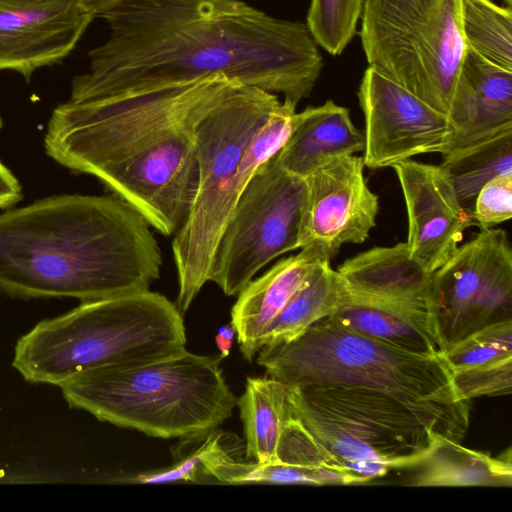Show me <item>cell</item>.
I'll return each instance as SVG.
<instances>
[{"label": "cell", "mask_w": 512, "mask_h": 512, "mask_svg": "<svg viewBox=\"0 0 512 512\" xmlns=\"http://www.w3.org/2000/svg\"><path fill=\"white\" fill-rule=\"evenodd\" d=\"M237 405L244 427L246 459L279 462V438L293 416L289 386L269 376L248 377Z\"/></svg>", "instance_id": "7402d4cb"}, {"label": "cell", "mask_w": 512, "mask_h": 512, "mask_svg": "<svg viewBox=\"0 0 512 512\" xmlns=\"http://www.w3.org/2000/svg\"><path fill=\"white\" fill-rule=\"evenodd\" d=\"M460 4L461 0H365L360 19L368 67L447 117L467 49Z\"/></svg>", "instance_id": "ba28073f"}, {"label": "cell", "mask_w": 512, "mask_h": 512, "mask_svg": "<svg viewBox=\"0 0 512 512\" xmlns=\"http://www.w3.org/2000/svg\"><path fill=\"white\" fill-rule=\"evenodd\" d=\"M275 155L256 170L219 238L210 281L227 296L238 295L278 256L299 249L305 179L283 169Z\"/></svg>", "instance_id": "30bf717a"}, {"label": "cell", "mask_w": 512, "mask_h": 512, "mask_svg": "<svg viewBox=\"0 0 512 512\" xmlns=\"http://www.w3.org/2000/svg\"><path fill=\"white\" fill-rule=\"evenodd\" d=\"M460 22L467 47L512 71V7L492 0H461Z\"/></svg>", "instance_id": "d4e9b609"}, {"label": "cell", "mask_w": 512, "mask_h": 512, "mask_svg": "<svg viewBox=\"0 0 512 512\" xmlns=\"http://www.w3.org/2000/svg\"><path fill=\"white\" fill-rule=\"evenodd\" d=\"M365 0H311L306 25L316 44L332 56L342 54L357 34Z\"/></svg>", "instance_id": "83f0119b"}, {"label": "cell", "mask_w": 512, "mask_h": 512, "mask_svg": "<svg viewBox=\"0 0 512 512\" xmlns=\"http://www.w3.org/2000/svg\"><path fill=\"white\" fill-rule=\"evenodd\" d=\"M222 434L202 456V473L225 484H305L319 486L314 474L282 462L236 459L221 443Z\"/></svg>", "instance_id": "4316f807"}, {"label": "cell", "mask_w": 512, "mask_h": 512, "mask_svg": "<svg viewBox=\"0 0 512 512\" xmlns=\"http://www.w3.org/2000/svg\"><path fill=\"white\" fill-rule=\"evenodd\" d=\"M346 293V285L337 270L331 267L330 261L324 262L269 324L262 347L292 341L316 322L332 315Z\"/></svg>", "instance_id": "603a6c76"}, {"label": "cell", "mask_w": 512, "mask_h": 512, "mask_svg": "<svg viewBox=\"0 0 512 512\" xmlns=\"http://www.w3.org/2000/svg\"><path fill=\"white\" fill-rule=\"evenodd\" d=\"M257 363L289 387L350 386L383 392L460 442L471 401L460 399L444 353L410 352L359 333L328 316L290 342L265 346Z\"/></svg>", "instance_id": "277c9868"}, {"label": "cell", "mask_w": 512, "mask_h": 512, "mask_svg": "<svg viewBox=\"0 0 512 512\" xmlns=\"http://www.w3.org/2000/svg\"><path fill=\"white\" fill-rule=\"evenodd\" d=\"M2 126H3V121H2V118L0 116V130H1Z\"/></svg>", "instance_id": "8d00e7d4"}, {"label": "cell", "mask_w": 512, "mask_h": 512, "mask_svg": "<svg viewBox=\"0 0 512 512\" xmlns=\"http://www.w3.org/2000/svg\"><path fill=\"white\" fill-rule=\"evenodd\" d=\"M278 461L312 472L321 485H357L369 479L350 470L345 462L319 443L293 415L277 446Z\"/></svg>", "instance_id": "484cf974"}, {"label": "cell", "mask_w": 512, "mask_h": 512, "mask_svg": "<svg viewBox=\"0 0 512 512\" xmlns=\"http://www.w3.org/2000/svg\"><path fill=\"white\" fill-rule=\"evenodd\" d=\"M94 18L83 0H0V70L29 81L68 56Z\"/></svg>", "instance_id": "5bb4252c"}, {"label": "cell", "mask_w": 512, "mask_h": 512, "mask_svg": "<svg viewBox=\"0 0 512 512\" xmlns=\"http://www.w3.org/2000/svg\"><path fill=\"white\" fill-rule=\"evenodd\" d=\"M281 103L276 94L241 85L196 127L197 190L172 242L179 286L175 305L182 315L210 281L216 247L235 205L234 181L245 148Z\"/></svg>", "instance_id": "52a82bcc"}, {"label": "cell", "mask_w": 512, "mask_h": 512, "mask_svg": "<svg viewBox=\"0 0 512 512\" xmlns=\"http://www.w3.org/2000/svg\"><path fill=\"white\" fill-rule=\"evenodd\" d=\"M364 146V131L353 124L349 109L327 100L296 112L292 131L275 157L287 172L305 178L329 160Z\"/></svg>", "instance_id": "d6986e66"}, {"label": "cell", "mask_w": 512, "mask_h": 512, "mask_svg": "<svg viewBox=\"0 0 512 512\" xmlns=\"http://www.w3.org/2000/svg\"><path fill=\"white\" fill-rule=\"evenodd\" d=\"M87 7L93 12L95 17L123 0H83Z\"/></svg>", "instance_id": "e575fe53"}, {"label": "cell", "mask_w": 512, "mask_h": 512, "mask_svg": "<svg viewBox=\"0 0 512 512\" xmlns=\"http://www.w3.org/2000/svg\"><path fill=\"white\" fill-rule=\"evenodd\" d=\"M337 272L351 294L435 314L434 273L411 255L406 242L361 252L343 262Z\"/></svg>", "instance_id": "e0dca14e"}, {"label": "cell", "mask_w": 512, "mask_h": 512, "mask_svg": "<svg viewBox=\"0 0 512 512\" xmlns=\"http://www.w3.org/2000/svg\"><path fill=\"white\" fill-rule=\"evenodd\" d=\"M364 115V165L391 167L413 156L444 154L455 128L447 115L408 89L368 67L358 89Z\"/></svg>", "instance_id": "7c38bea8"}, {"label": "cell", "mask_w": 512, "mask_h": 512, "mask_svg": "<svg viewBox=\"0 0 512 512\" xmlns=\"http://www.w3.org/2000/svg\"><path fill=\"white\" fill-rule=\"evenodd\" d=\"M439 166L464 205L475 200L481 188L500 174L512 175V127L451 150Z\"/></svg>", "instance_id": "cb8c5ba5"}, {"label": "cell", "mask_w": 512, "mask_h": 512, "mask_svg": "<svg viewBox=\"0 0 512 512\" xmlns=\"http://www.w3.org/2000/svg\"><path fill=\"white\" fill-rule=\"evenodd\" d=\"M149 226L117 196H52L0 213V290L82 302L148 290L162 265Z\"/></svg>", "instance_id": "3957f363"}, {"label": "cell", "mask_w": 512, "mask_h": 512, "mask_svg": "<svg viewBox=\"0 0 512 512\" xmlns=\"http://www.w3.org/2000/svg\"><path fill=\"white\" fill-rule=\"evenodd\" d=\"M23 197L22 187L13 173L0 161V209L18 203Z\"/></svg>", "instance_id": "d6a6232c"}, {"label": "cell", "mask_w": 512, "mask_h": 512, "mask_svg": "<svg viewBox=\"0 0 512 512\" xmlns=\"http://www.w3.org/2000/svg\"><path fill=\"white\" fill-rule=\"evenodd\" d=\"M444 355L458 368L512 355V320L491 324L458 340Z\"/></svg>", "instance_id": "f1b7e54d"}, {"label": "cell", "mask_w": 512, "mask_h": 512, "mask_svg": "<svg viewBox=\"0 0 512 512\" xmlns=\"http://www.w3.org/2000/svg\"><path fill=\"white\" fill-rule=\"evenodd\" d=\"M289 389L293 415L348 468L356 461L410 468L440 435L408 406L380 391L350 386Z\"/></svg>", "instance_id": "9c48e42d"}, {"label": "cell", "mask_w": 512, "mask_h": 512, "mask_svg": "<svg viewBox=\"0 0 512 512\" xmlns=\"http://www.w3.org/2000/svg\"><path fill=\"white\" fill-rule=\"evenodd\" d=\"M235 334L236 331L231 323L219 328L215 336V342L222 359L229 356Z\"/></svg>", "instance_id": "836d02e7"}, {"label": "cell", "mask_w": 512, "mask_h": 512, "mask_svg": "<svg viewBox=\"0 0 512 512\" xmlns=\"http://www.w3.org/2000/svg\"><path fill=\"white\" fill-rule=\"evenodd\" d=\"M362 157L333 158L306 176L299 248L331 260L344 244L364 242L376 225L378 196L364 177Z\"/></svg>", "instance_id": "4fadbf2b"}, {"label": "cell", "mask_w": 512, "mask_h": 512, "mask_svg": "<svg viewBox=\"0 0 512 512\" xmlns=\"http://www.w3.org/2000/svg\"><path fill=\"white\" fill-rule=\"evenodd\" d=\"M326 261L330 260L316 250L303 248L277 262L239 292L231 310V324L245 360L252 362L262 348L269 324Z\"/></svg>", "instance_id": "ac0fdd59"}, {"label": "cell", "mask_w": 512, "mask_h": 512, "mask_svg": "<svg viewBox=\"0 0 512 512\" xmlns=\"http://www.w3.org/2000/svg\"><path fill=\"white\" fill-rule=\"evenodd\" d=\"M451 370L458 395L464 401L512 392V355Z\"/></svg>", "instance_id": "f546056e"}, {"label": "cell", "mask_w": 512, "mask_h": 512, "mask_svg": "<svg viewBox=\"0 0 512 512\" xmlns=\"http://www.w3.org/2000/svg\"><path fill=\"white\" fill-rule=\"evenodd\" d=\"M448 118L455 135L445 153L512 127V71L467 47Z\"/></svg>", "instance_id": "2e32d148"}, {"label": "cell", "mask_w": 512, "mask_h": 512, "mask_svg": "<svg viewBox=\"0 0 512 512\" xmlns=\"http://www.w3.org/2000/svg\"><path fill=\"white\" fill-rule=\"evenodd\" d=\"M241 84L214 75L56 106L47 155L99 179L165 236L187 219L198 184L195 130Z\"/></svg>", "instance_id": "7a4b0ae2"}, {"label": "cell", "mask_w": 512, "mask_h": 512, "mask_svg": "<svg viewBox=\"0 0 512 512\" xmlns=\"http://www.w3.org/2000/svg\"><path fill=\"white\" fill-rule=\"evenodd\" d=\"M433 284L435 316L446 349L479 329L512 320L507 233L482 229L434 272Z\"/></svg>", "instance_id": "8fae6325"}, {"label": "cell", "mask_w": 512, "mask_h": 512, "mask_svg": "<svg viewBox=\"0 0 512 512\" xmlns=\"http://www.w3.org/2000/svg\"><path fill=\"white\" fill-rule=\"evenodd\" d=\"M333 318L369 337L422 354L444 353L435 314L427 309L361 297L348 292Z\"/></svg>", "instance_id": "ffe728a7"}, {"label": "cell", "mask_w": 512, "mask_h": 512, "mask_svg": "<svg viewBox=\"0 0 512 512\" xmlns=\"http://www.w3.org/2000/svg\"><path fill=\"white\" fill-rule=\"evenodd\" d=\"M108 38L73 77L71 101L150 90L224 75L296 105L323 68L307 25L242 0H123L99 15Z\"/></svg>", "instance_id": "6da1fadb"}, {"label": "cell", "mask_w": 512, "mask_h": 512, "mask_svg": "<svg viewBox=\"0 0 512 512\" xmlns=\"http://www.w3.org/2000/svg\"><path fill=\"white\" fill-rule=\"evenodd\" d=\"M401 185L411 255L435 272L457 251L464 231L475 224L439 165L407 159L391 166Z\"/></svg>", "instance_id": "9a60e30c"}, {"label": "cell", "mask_w": 512, "mask_h": 512, "mask_svg": "<svg viewBox=\"0 0 512 512\" xmlns=\"http://www.w3.org/2000/svg\"><path fill=\"white\" fill-rule=\"evenodd\" d=\"M472 217L482 229L511 219L512 175H497L481 188L475 198Z\"/></svg>", "instance_id": "4dcf8cb0"}, {"label": "cell", "mask_w": 512, "mask_h": 512, "mask_svg": "<svg viewBox=\"0 0 512 512\" xmlns=\"http://www.w3.org/2000/svg\"><path fill=\"white\" fill-rule=\"evenodd\" d=\"M220 355L183 349L152 361L79 373L59 387L71 407L101 421L159 438H192L232 415L236 396Z\"/></svg>", "instance_id": "5b68a950"}, {"label": "cell", "mask_w": 512, "mask_h": 512, "mask_svg": "<svg viewBox=\"0 0 512 512\" xmlns=\"http://www.w3.org/2000/svg\"><path fill=\"white\" fill-rule=\"evenodd\" d=\"M506 6L512 7V0H504Z\"/></svg>", "instance_id": "d590c367"}, {"label": "cell", "mask_w": 512, "mask_h": 512, "mask_svg": "<svg viewBox=\"0 0 512 512\" xmlns=\"http://www.w3.org/2000/svg\"><path fill=\"white\" fill-rule=\"evenodd\" d=\"M405 485L416 487H511L512 455L508 448L498 457L466 448L437 435L422 460L410 467Z\"/></svg>", "instance_id": "44dd1931"}, {"label": "cell", "mask_w": 512, "mask_h": 512, "mask_svg": "<svg viewBox=\"0 0 512 512\" xmlns=\"http://www.w3.org/2000/svg\"><path fill=\"white\" fill-rule=\"evenodd\" d=\"M221 435L213 429L205 433L198 441L197 447L173 465L157 470L140 473L125 480L129 483H169V482H198L201 470V458L215 440Z\"/></svg>", "instance_id": "1f68e13d"}, {"label": "cell", "mask_w": 512, "mask_h": 512, "mask_svg": "<svg viewBox=\"0 0 512 512\" xmlns=\"http://www.w3.org/2000/svg\"><path fill=\"white\" fill-rule=\"evenodd\" d=\"M185 344L175 303L148 289L85 301L39 322L18 340L12 364L26 381L59 386L84 371L156 360Z\"/></svg>", "instance_id": "8992f818"}]
</instances>
